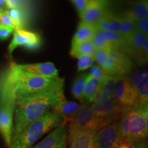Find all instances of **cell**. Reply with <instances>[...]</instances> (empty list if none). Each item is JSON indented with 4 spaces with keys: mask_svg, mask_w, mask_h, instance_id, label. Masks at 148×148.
<instances>
[{
    "mask_svg": "<svg viewBox=\"0 0 148 148\" xmlns=\"http://www.w3.org/2000/svg\"><path fill=\"white\" fill-rule=\"evenodd\" d=\"M133 63L126 53L114 48L109 50L108 62L103 70L111 76L124 78L132 71Z\"/></svg>",
    "mask_w": 148,
    "mask_h": 148,
    "instance_id": "6",
    "label": "cell"
},
{
    "mask_svg": "<svg viewBox=\"0 0 148 148\" xmlns=\"http://www.w3.org/2000/svg\"><path fill=\"white\" fill-rule=\"evenodd\" d=\"M0 23L2 24L3 25H5V26L7 27L14 29L12 20L10 19V18L9 17L8 14L5 13V11L0 12Z\"/></svg>",
    "mask_w": 148,
    "mask_h": 148,
    "instance_id": "38",
    "label": "cell"
},
{
    "mask_svg": "<svg viewBox=\"0 0 148 148\" xmlns=\"http://www.w3.org/2000/svg\"><path fill=\"white\" fill-rule=\"evenodd\" d=\"M30 148H31V147H30Z\"/></svg>",
    "mask_w": 148,
    "mask_h": 148,
    "instance_id": "45",
    "label": "cell"
},
{
    "mask_svg": "<svg viewBox=\"0 0 148 148\" xmlns=\"http://www.w3.org/2000/svg\"><path fill=\"white\" fill-rule=\"evenodd\" d=\"M27 3L21 1H14V0H6L5 1V8H21L25 7Z\"/></svg>",
    "mask_w": 148,
    "mask_h": 148,
    "instance_id": "37",
    "label": "cell"
},
{
    "mask_svg": "<svg viewBox=\"0 0 148 148\" xmlns=\"http://www.w3.org/2000/svg\"><path fill=\"white\" fill-rule=\"evenodd\" d=\"M95 47L91 40L71 44L69 54L73 58H77L82 56H89L93 57Z\"/></svg>",
    "mask_w": 148,
    "mask_h": 148,
    "instance_id": "22",
    "label": "cell"
},
{
    "mask_svg": "<svg viewBox=\"0 0 148 148\" xmlns=\"http://www.w3.org/2000/svg\"><path fill=\"white\" fill-rule=\"evenodd\" d=\"M120 16L121 18V24L119 34L124 39L136 30L135 25L136 21L130 16L127 11L123 12Z\"/></svg>",
    "mask_w": 148,
    "mask_h": 148,
    "instance_id": "25",
    "label": "cell"
},
{
    "mask_svg": "<svg viewBox=\"0 0 148 148\" xmlns=\"http://www.w3.org/2000/svg\"><path fill=\"white\" fill-rule=\"evenodd\" d=\"M147 39V36L145 34L139 31L136 30L123 39L121 48L124 49L125 53L130 56L132 58Z\"/></svg>",
    "mask_w": 148,
    "mask_h": 148,
    "instance_id": "18",
    "label": "cell"
},
{
    "mask_svg": "<svg viewBox=\"0 0 148 148\" xmlns=\"http://www.w3.org/2000/svg\"><path fill=\"white\" fill-rule=\"evenodd\" d=\"M148 116V103H137L127 108L119 121V129L122 140L131 144L144 141L148 137L146 119Z\"/></svg>",
    "mask_w": 148,
    "mask_h": 148,
    "instance_id": "3",
    "label": "cell"
},
{
    "mask_svg": "<svg viewBox=\"0 0 148 148\" xmlns=\"http://www.w3.org/2000/svg\"><path fill=\"white\" fill-rule=\"evenodd\" d=\"M127 11L135 21L148 18L147 0L138 1L133 3L132 7Z\"/></svg>",
    "mask_w": 148,
    "mask_h": 148,
    "instance_id": "26",
    "label": "cell"
},
{
    "mask_svg": "<svg viewBox=\"0 0 148 148\" xmlns=\"http://www.w3.org/2000/svg\"><path fill=\"white\" fill-rule=\"evenodd\" d=\"M147 2H148V0H147Z\"/></svg>",
    "mask_w": 148,
    "mask_h": 148,
    "instance_id": "44",
    "label": "cell"
},
{
    "mask_svg": "<svg viewBox=\"0 0 148 148\" xmlns=\"http://www.w3.org/2000/svg\"><path fill=\"white\" fill-rule=\"evenodd\" d=\"M135 25H136V30L139 31L146 36H148V18L145 19L138 20L135 21Z\"/></svg>",
    "mask_w": 148,
    "mask_h": 148,
    "instance_id": "35",
    "label": "cell"
},
{
    "mask_svg": "<svg viewBox=\"0 0 148 148\" xmlns=\"http://www.w3.org/2000/svg\"><path fill=\"white\" fill-rule=\"evenodd\" d=\"M13 64L16 69L23 73L47 77H58V71L51 62L25 64H18L13 62Z\"/></svg>",
    "mask_w": 148,
    "mask_h": 148,
    "instance_id": "15",
    "label": "cell"
},
{
    "mask_svg": "<svg viewBox=\"0 0 148 148\" xmlns=\"http://www.w3.org/2000/svg\"><path fill=\"white\" fill-rule=\"evenodd\" d=\"M41 45L42 39L38 34L24 29H16L14 30L12 41L8 46V54L12 56L14 49L20 46L29 51H36Z\"/></svg>",
    "mask_w": 148,
    "mask_h": 148,
    "instance_id": "9",
    "label": "cell"
},
{
    "mask_svg": "<svg viewBox=\"0 0 148 148\" xmlns=\"http://www.w3.org/2000/svg\"><path fill=\"white\" fill-rule=\"evenodd\" d=\"M64 99L65 97L63 88L46 90L17 98L14 108L12 140L17 137L31 123Z\"/></svg>",
    "mask_w": 148,
    "mask_h": 148,
    "instance_id": "2",
    "label": "cell"
},
{
    "mask_svg": "<svg viewBox=\"0 0 148 148\" xmlns=\"http://www.w3.org/2000/svg\"><path fill=\"white\" fill-rule=\"evenodd\" d=\"M108 4L106 1L90 0L86 10L79 14L81 21L96 25L108 12Z\"/></svg>",
    "mask_w": 148,
    "mask_h": 148,
    "instance_id": "13",
    "label": "cell"
},
{
    "mask_svg": "<svg viewBox=\"0 0 148 148\" xmlns=\"http://www.w3.org/2000/svg\"><path fill=\"white\" fill-rule=\"evenodd\" d=\"M90 1V0H73L71 1V3L77 10L78 14H80L87 8Z\"/></svg>",
    "mask_w": 148,
    "mask_h": 148,
    "instance_id": "34",
    "label": "cell"
},
{
    "mask_svg": "<svg viewBox=\"0 0 148 148\" xmlns=\"http://www.w3.org/2000/svg\"><path fill=\"white\" fill-rule=\"evenodd\" d=\"M14 29L7 27L0 23V40H4L8 39Z\"/></svg>",
    "mask_w": 148,
    "mask_h": 148,
    "instance_id": "36",
    "label": "cell"
},
{
    "mask_svg": "<svg viewBox=\"0 0 148 148\" xmlns=\"http://www.w3.org/2000/svg\"><path fill=\"white\" fill-rule=\"evenodd\" d=\"M121 24V18L120 14H114L108 11L103 17L98 22L96 27L98 30L119 34Z\"/></svg>",
    "mask_w": 148,
    "mask_h": 148,
    "instance_id": "19",
    "label": "cell"
},
{
    "mask_svg": "<svg viewBox=\"0 0 148 148\" xmlns=\"http://www.w3.org/2000/svg\"><path fill=\"white\" fill-rule=\"evenodd\" d=\"M121 78L110 75L105 82L102 83L101 88V103H105L113 98L114 90L118 82Z\"/></svg>",
    "mask_w": 148,
    "mask_h": 148,
    "instance_id": "23",
    "label": "cell"
},
{
    "mask_svg": "<svg viewBox=\"0 0 148 148\" xmlns=\"http://www.w3.org/2000/svg\"><path fill=\"white\" fill-rule=\"evenodd\" d=\"M67 143L66 123H63L32 148H67Z\"/></svg>",
    "mask_w": 148,
    "mask_h": 148,
    "instance_id": "12",
    "label": "cell"
},
{
    "mask_svg": "<svg viewBox=\"0 0 148 148\" xmlns=\"http://www.w3.org/2000/svg\"><path fill=\"white\" fill-rule=\"evenodd\" d=\"M109 50L108 49H95V53H94L93 58L94 60L97 62L98 66L103 69L108 62Z\"/></svg>",
    "mask_w": 148,
    "mask_h": 148,
    "instance_id": "31",
    "label": "cell"
},
{
    "mask_svg": "<svg viewBox=\"0 0 148 148\" xmlns=\"http://www.w3.org/2000/svg\"><path fill=\"white\" fill-rule=\"evenodd\" d=\"M95 148H117L122 140L119 129V121L109 123L94 135Z\"/></svg>",
    "mask_w": 148,
    "mask_h": 148,
    "instance_id": "8",
    "label": "cell"
},
{
    "mask_svg": "<svg viewBox=\"0 0 148 148\" xmlns=\"http://www.w3.org/2000/svg\"><path fill=\"white\" fill-rule=\"evenodd\" d=\"M91 41L95 49H108L121 47L123 38L118 33L98 30Z\"/></svg>",
    "mask_w": 148,
    "mask_h": 148,
    "instance_id": "14",
    "label": "cell"
},
{
    "mask_svg": "<svg viewBox=\"0 0 148 148\" xmlns=\"http://www.w3.org/2000/svg\"><path fill=\"white\" fill-rule=\"evenodd\" d=\"M136 103H148V75L136 86Z\"/></svg>",
    "mask_w": 148,
    "mask_h": 148,
    "instance_id": "28",
    "label": "cell"
},
{
    "mask_svg": "<svg viewBox=\"0 0 148 148\" xmlns=\"http://www.w3.org/2000/svg\"><path fill=\"white\" fill-rule=\"evenodd\" d=\"M82 105L67 101L65 99L59 101L51 108V112L57 114L63 120L64 123H71L75 119Z\"/></svg>",
    "mask_w": 148,
    "mask_h": 148,
    "instance_id": "16",
    "label": "cell"
},
{
    "mask_svg": "<svg viewBox=\"0 0 148 148\" xmlns=\"http://www.w3.org/2000/svg\"><path fill=\"white\" fill-rule=\"evenodd\" d=\"M5 13L12 20L14 29H23L28 23V14L25 7L21 8L5 9Z\"/></svg>",
    "mask_w": 148,
    "mask_h": 148,
    "instance_id": "21",
    "label": "cell"
},
{
    "mask_svg": "<svg viewBox=\"0 0 148 148\" xmlns=\"http://www.w3.org/2000/svg\"><path fill=\"white\" fill-rule=\"evenodd\" d=\"M136 63L140 66H145L148 64V40L147 39L132 57Z\"/></svg>",
    "mask_w": 148,
    "mask_h": 148,
    "instance_id": "29",
    "label": "cell"
},
{
    "mask_svg": "<svg viewBox=\"0 0 148 148\" xmlns=\"http://www.w3.org/2000/svg\"><path fill=\"white\" fill-rule=\"evenodd\" d=\"M131 148H148V146L144 141L135 142L131 144Z\"/></svg>",
    "mask_w": 148,
    "mask_h": 148,
    "instance_id": "39",
    "label": "cell"
},
{
    "mask_svg": "<svg viewBox=\"0 0 148 148\" xmlns=\"http://www.w3.org/2000/svg\"><path fill=\"white\" fill-rule=\"evenodd\" d=\"M148 75V69H138L131 74L128 79L129 82L134 88L141 82V81Z\"/></svg>",
    "mask_w": 148,
    "mask_h": 148,
    "instance_id": "30",
    "label": "cell"
},
{
    "mask_svg": "<svg viewBox=\"0 0 148 148\" xmlns=\"http://www.w3.org/2000/svg\"><path fill=\"white\" fill-rule=\"evenodd\" d=\"M64 80L59 77H47L18 71L13 62L0 76V101L46 90L63 88Z\"/></svg>",
    "mask_w": 148,
    "mask_h": 148,
    "instance_id": "1",
    "label": "cell"
},
{
    "mask_svg": "<svg viewBox=\"0 0 148 148\" xmlns=\"http://www.w3.org/2000/svg\"><path fill=\"white\" fill-rule=\"evenodd\" d=\"M109 123L95 114L90 106L82 105L75 119L69 123L68 134L79 131H90L96 133Z\"/></svg>",
    "mask_w": 148,
    "mask_h": 148,
    "instance_id": "5",
    "label": "cell"
},
{
    "mask_svg": "<svg viewBox=\"0 0 148 148\" xmlns=\"http://www.w3.org/2000/svg\"><path fill=\"white\" fill-rule=\"evenodd\" d=\"M94 61L95 60L93 57L89 56H82L79 57L77 64V70L79 71H83L88 68H90Z\"/></svg>",
    "mask_w": 148,
    "mask_h": 148,
    "instance_id": "33",
    "label": "cell"
},
{
    "mask_svg": "<svg viewBox=\"0 0 148 148\" xmlns=\"http://www.w3.org/2000/svg\"><path fill=\"white\" fill-rule=\"evenodd\" d=\"M90 108L95 114L110 123L121 119L123 112L127 108L122 106L114 99L105 103H92Z\"/></svg>",
    "mask_w": 148,
    "mask_h": 148,
    "instance_id": "10",
    "label": "cell"
},
{
    "mask_svg": "<svg viewBox=\"0 0 148 148\" xmlns=\"http://www.w3.org/2000/svg\"><path fill=\"white\" fill-rule=\"evenodd\" d=\"M96 25L80 21L72 39L71 44L91 40L97 32Z\"/></svg>",
    "mask_w": 148,
    "mask_h": 148,
    "instance_id": "20",
    "label": "cell"
},
{
    "mask_svg": "<svg viewBox=\"0 0 148 148\" xmlns=\"http://www.w3.org/2000/svg\"><path fill=\"white\" fill-rule=\"evenodd\" d=\"M117 148H131V143L127 140H122Z\"/></svg>",
    "mask_w": 148,
    "mask_h": 148,
    "instance_id": "40",
    "label": "cell"
},
{
    "mask_svg": "<svg viewBox=\"0 0 148 148\" xmlns=\"http://www.w3.org/2000/svg\"><path fill=\"white\" fill-rule=\"evenodd\" d=\"M87 74L83 73L75 77L71 87V92L75 99L83 102V95Z\"/></svg>",
    "mask_w": 148,
    "mask_h": 148,
    "instance_id": "27",
    "label": "cell"
},
{
    "mask_svg": "<svg viewBox=\"0 0 148 148\" xmlns=\"http://www.w3.org/2000/svg\"><path fill=\"white\" fill-rule=\"evenodd\" d=\"M95 132L79 131L68 134L69 148H95L94 135Z\"/></svg>",
    "mask_w": 148,
    "mask_h": 148,
    "instance_id": "17",
    "label": "cell"
},
{
    "mask_svg": "<svg viewBox=\"0 0 148 148\" xmlns=\"http://www.w3.org/2000/svg\"><path fill=\"white\" fill-rule=\"evenodd\" d=\"M15 103L12 99L0 101V134L10 148L13 134Z\"/></svg>",
    "mask_w": 148,
    "mask_h": 148,
    "instance_id": "7",
    "label": "cell"
},
{
    "mask_svg": "<svg viewBox=\"0 0 148 148\" xmlns=\"http://www.w3.org/2000/svg\"><path fill=\"white\" fill-rule=\"evenodd\" d=\"M88 75L95 79H97V81H99L101 84L104 82L105 80L110 76L102 68L98 65L92 66L90 69Z\"/></svg>",
    "mask_w": 148,
    "mask_h": 148,
    "instance_id": "32",
    "label": "cell"
},
{
    "mask_svg": "<svg viewBox=\"0 0 148 148\" xmlns=\"http://www.w3.org/2000/svg\"><path fill=\"white\" fill-rule=\"evenodd\" d=\"M146 129H147V131L148 133V116L147 117V119H146Z\"/></svg>",
    "mask_w": 148,
    "mask_h": 148,
    "instance_id": "42",
    "label": "cell"
},
{
    "mask_svg": "<svg viewBox=\"0 0 148 148\" xmlns=\"http://www.w3.org/2000/svg\"><path fill=\"white\" fill-rule=\"evenodd\" d=\"M102 84L97 79L88 75L85 83L84 95H83V102L85 104L92 103V99L96 92L100 88Z\"/></svg>",
    "mask_w": 148,
    "mask_h": 148,
    "instance_id": "24",
    "label": "cell"
},
{
    "mask_svg": "<svg viewBox=\"0 0 148 148\" xmlns=\"http://www.w3.org/2000/svg\"><path fill=\"white\" fill-rule=\"evenodd\" d=\"M63 123V120L57 114L48 111L31 123L17 137L12 140L10 148H30L44 134Z\"/></svg>",
    "mask_w": 148,
    "mask_h": 148,
    "instance_id": "4",
    "label": "cell"
},
{
    "mask_svg": "<svg viewBox=\"0 0 148 148\" xmlns=\"http://www.w3.org/2000/svg\"><path fill=\"white\" fill-rule=\"evenodd\" d=\"M5 1H0V12L5 11Z\"/></svg>",
    "mask_w": 148,
    "mask_h": 148,
    "instance_id": "41",
    "label": "cell"
},
{
    "mask_svg": "<svg viewBox=\"0 0 148 148\" xmlns=\"http://www.w3.org/2000/svg\"><path fill=\"white\" fill-rule=\"evenodd\" d=\"M147 40H148V36H147Z\"/></svg>",
    "mask_w": 148,
    "mask_h": 148,
    "instance_id": "43",
    "label": "cell"
},
{
    "mask_svg": "<svg viewBox=\"0 0 148 148\" xmlns=\"http://www.w3.org/2000/svg\"><path fill=\"white\" fill-rule=\"evenodd\" d=\"M112 99L126 108L134 106L136 103V88L127 78H121L116 84Z\"/></svg>",
    "mask_w": 148,
    "mask_h": 148,
    "instance_id": "11",
    "label": "cell"
}]
</instances>
